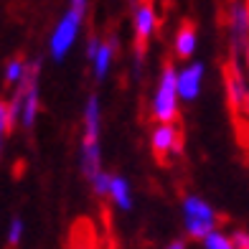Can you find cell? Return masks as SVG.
I'll return each mask as SVG.
<instances>
[{
  "label": "cell",
  "instance_id": "5b68a950",
  "mask_svg": "<svg viewBox=\"0 0 249 249\" xmlns=\"http://www.w3.org/2000/svg\"><path fill=\"white\" fill-rule=\"evenodd\" d=\"M203 74H206L203 61H191L188 66L178 69V97H180V102H196L198 99Z\"/></svg>",
  "mask_w": 249,
  "mask_h": 249
},
{
  "label": "cell",
  "instance_id": "277c9868",
  "mask_svg": "<svg viewBox=\"0 0 249 249\" xmlns=\"http://www.w3.org/2000/svg\"><path fill=\"white\" fill-rule=\"evenodd\" d=\"M180 209H183V226H186V234L191 239H206L211 236L216 229V211L211 209L209 201H203L201 196L196 194H188L183 196V203H180Z\"/></svg>",
  "mask_w": 249,
  "mask_h": 249
},
{
  "label": "cell",
  "instance_id": "2e32d148",
  "mask_svg": "<svg viewBox=\"0 0 249 249\" xmlns=\"http://www.w3.org/2000/svg\"><path fill=\"white\" fill-rule=\"evenodd\" d=\"M109 188H112V176H109L107 171H105V173H99V176L92 180V191H94L97 196H102V198L109 196Z\"/></svg>",
  "mask_w": 249,
  "mask_h": 249
},
{
  "label": "cell",
  "instance_id": "ffe728a7",
  "mask_svg": "<svg viewBox=\"0 0 249 249\" xmlns=\"http://www.w3.org/2000/svg\"><path fill=\"white\" fill-rule=\"evenodd\" d=\"M74 249H92V244H76Z\"/></svg>",
  "mask_w": 249,
  "mask_h": 249
},
{
  "label": "cell",
  "instance_id": "6da1fadb",
  "mask_svg": "<svg viewBox=\"0 0 249 249\" xmlns=\"http://www.w3.org/2000/svg\"><path fill=\"white\" fill-rule=\"evenodd\" d=\"M99 130H102V105L97 94H89L87 105H84V135H82V173L84 178L92 180L105 173L102 171V142H99Z\"/></svg>",
  "mask_w": 249,
  "mask_h": 249
},
{
  "label": "cell",
  "instance_id": "d6986e66",
  "mask_svg": "<svg viewBox=\"0 0 249 249\" xmlns=\"http://www.w3.org/2000/svg\"><path fill=\"white\" fill-rule=\"evenodd\" d=\"M165 249H188V247H186V242H183V239H173Z\"/></svg>",
  "mask_w": 249,
  "mask_h": 249
},
{
  "label": "cell",
  "instance_id": "3957f363",
  "mask_svg": "<svg viewBox=\"0 0 249 249\" xmlns=\"http://www.w3.org/2000/svg\"><path fill=\"white\" fill-rule=\"evenodd\" d=\"M178 102V69L173 64H165L153 94V117L158 120V124H176Z\"/></svg>",
  "mask_w": 249,
  "mask_h": 249
},
{
  "label": "cell",
  "instance_id": "8fae6325",
  "mask_svg": "<svg viewBox=\"0 0 249 249\" xmlns=\"http://www.w3.org/2000/svg\"><path fill=\"white\" fill-rule=\"evenodd\" d=\"M112 59H115V43H112V41H102V46H99L94 61H92V71H94L97 82H102V79L109 74Z\"/></svg>",
  "mask_w": 249,
  "mask_h": 249
},
{
  "label": "cell",
  "instance_id": "ac0fdd59",
  "mask_svg": "<svg viewBox=\"0 0 249 249\" xmlns=\"http://www.w3.org/2000/svg\"><path fill=\"white\" fill-rule=\"evenodd\" d=\"M231 239H234V244H236V249H249V234L247 231H234L231 234Z\"/></svg>",
  "mask_w": 249,
  "mask_h": 249
},
{
  "label": "cell",
  "instance_id": "9a60e30c",
  "mask_svg": "<svg viewBox=\"0 0 249 249\" xmlns=\"http://www.w3.org/2000/svg\"><path fill=\"white\" fill-rule=\"evenodd\" d=\"M20 236H23V219L13 216L8 224V244L10 247H18L20 244Z\"/></svg>",
  "mask_w": 249,
  "mask_h": 249
},
{
  "label": "cell",
  "instance_id": "5bb4252c",
  "mask_svg": "<svg viewBox=\"0 0 249 249\" xmlns=\"http://www.w3.org/2000/svg\"><path fill=\"white\" fill-rule=\"evenodd\" d=\"M203 249H236V244H234V239H231L229 234L213 231L211 236L203 239Z\"/></svg>",
  "mask_w": 249,
  "mask_h": 249
},
{
  "label": "cell",
  "instance_id": "7a4b0ae2",
  "mask_svg": "<svg viewBox=\"0 0 249 249\" xmlns=\"http://www.w3.org/2000/svg\"><path fill=\"white\" fill-rule=\"evenodd\" d=\"M84 18H87V3L84 0H74V3L66 8V13L59 18V23L53 26L51 38H49V53L56 64L64 61L66 56H69V51L74 49V43L79 38V31L84 26Z\"/></svg>",
  "mask_w": 249,
  "mask_h": 249
},
{
  "label": "cell",
  "instance_id": "e0dca14e",
  "mask_svg": "<svg viewBox=\"0 0 249 249\" xmlns=\"http://www.w3.org/2000/svg\"><path fill=\"white\" fill-rule=\"evenodd\" d=\"M99 46H102V41H99L97 36H94V38H89V43H87V61H89V64L94 61V56H97Z\"/></svg>",
  "mask_w": 249,
  "mask_h": 249
},
{
  "label": "cell",
  "instance_id": "30bf717a",
  "mask_svg": "<svg viewBox=\"0 0 249 249\" xmlns=\"http://www.w3.org/2000/svg\"><path fill=\"white\" fill-rule=\"evenodd\" d=\"M109 198L120 211H130L132 209V188L130 180L124 176H112V188H109Z\"/></svg>",
  "mask_w": 249,
  "mask_h": 249
},
{
  "label": "cell",
  "instance_id": "7c38bea8",
  "mask_svg": "<svg viewBox=\"0 0 249 249\" xmlns=\"http://www.w3.org/2000/svg\"><path fill=\"white\" fill-rule=\"evenodd\" d=\"M26 74H28V64L20 59V56H13V59H8L5 64V84L8 87H20L26 82Z\"/></svg>",
  "mask_w": 249,
  "mask_h": 249
},
{
  "label": "cell",
  "instance_id": "8992f818",
  "mask_svg": "<svg viewBox=\"0 0 249 249\" xmlns=\"http://www.w3.org/2000/svg\"><path fill=\"white\" fill-rule=\"evenodd\" d=\"M229 31H231V46L236 53L249 51V8L244 3H234L229 13Z\"/></svg>",
  "mask_w": 249,
  "mask_h": 249
},
{
  "label": "cell",
  "instance_id": "52a82bcc",
  "mask_svg": "<svg viewBox=\"0 0 249 249\" xmlns=\"http://www.w3.org/2000/svg\"><path fill=\"white\" fill-rule=\"evenodd\" d=\"M150 148L158 158L180 150V130L176 124H155L150 135Z\"/></svg>",
  "mask_w": 249,
  "mask_h": 249
},
{
  "label": "cell",
  "instance_id": "4fadbf2b",
  "mask_svg": "<svg viewBox=\"0 0 249 249\" xmlns=\"http://www.w3.org/2000/svg\"><path fill=\"white\" fill-rule=\"evenodd\" d=\"M16 122H18V117H16L13 107H10V102H3V105H0V132H3V138H8V135L13 132Z\"/></svg>",
  "mask_w": 249,
  "mask_h": 249
},
{
  "label": "cell",
  "instance_id": "ba28073f",
  "mask_svg": "<svg viewBox=\"0 0 249 249\" xmlns=\"http://www.w3.org/2000/svg\"><path fill=\"white\" fill-rule=\"evenodd\" d=\"M132 28H135V38H138V46H142L145 41H150V36L158 28V16L155 8L150 5H138L132 16Z\"/></svg>",
  "mask_w": 249,
  "mask_h": 249
},
{
  "label": "cell",
  "instance_id": "9c48e42d",
  "mask_svg": "<svg viewBox=\"0 0 249 249\" xmlns=\"http://www.w3.org/2000/svg\"><path fill=\"white\" fill-rule=\"evenodd\" d=\"M196 46H198L196 28L191 26V23H183V26L176 31V38H173L176 56H178V59H191V56L196 53Z\"/></svg>",
  "mask_w": 249,
  "mask_h": 249
}]
</instances>
